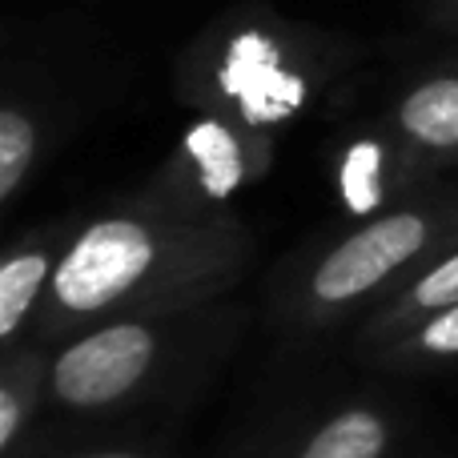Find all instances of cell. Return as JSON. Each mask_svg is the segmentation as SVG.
<instances>
[{
  "mask_svg": "<svg viewBox=\"0 0 458 458\" xmlns=\"http://www.w3.org/2000/svg\"><path fill=\"white\" fill-rule=\"evenodd\" d=\"M40 153V121L32 109L8 101L0 109V201H16Z\"/></svg>",
  "mask_w": 458,
  "mask_h": 458,
  "instance_id": "obj_9",
  "label": "cell"
},
{
  "mask_svg": "<svg viewBox=\"0 0 458 458\" xmlns=\"http://www.w3.org/2000/svg\"><path fill=\"white\" fill-rule=\"evenodd\" d=\"M454 301H458V242L438 253L435 261H427L411 282H403L374 310L370 326H366V342L370 346H386V342H394L411 326H419L422 318L438 314V310L454 306Z\"/></svg>",
  "mask_w": 458,
  "mask_h": 458,
  "instance_id": "obj_5",
  "label": "cell"
},
{
  "mask_svg": "<svg viewBox=\"0 0 458 458\" xmlns=\"http://www.w3.org/2000/svg\"><path fill=\"white\" fill-rule=\"evenodd\" d=\"M458 242V201L419 198L382 209L378 217L350 229L306 269L293 298V314L314 330L342 322L374 293H394L427 261Z\"/></svg>",
  "mask_w": 458,
  "mask_h": 458,
  "instance_id": "obj_2",
  "label": "cell"
},
{
  "mask_svg": "<svg viewBox=\"0 0 458 458\" xmlns=\"http://www.w3.org/2000/svg\"><path fill=\"white\" fill-rule=\"evenodd\" d=\"M40 382H48L40 354H8L4 378H0V454H16V443L37 414Z\"/></svg>",
  "mask_w": 458,
  "mask_h": 458,
  "instance_id": "obj_8",
  "label": "cell"
},
{
  "mask_svg": "<svg viewBox=\"0 0 458 458\" xmlns=\"http://www.w3.org/2000/svg\"><path fill=\"white\" fill-rule=\"evenodd\" d=\"M390 451V422L370 406H350L326 419L298 458H382Z\"/></svg>",
  "mask_w": 458,
  "mask_h": 458,
  "instance_id": "obj_7",
  "label": "cell"
},
{
  "mask_svg": "<svg viewBox=\"0 0 458 458\" xmlns=\"http://www.w3.org/2000/svg\"><path fill=\"white\" fill-rule=\"evenodd\" d=\"M81 458H141V454H129V451H101V454H81Z\"/></svg>",
  "mask_w": 458,
  "mask_h": 458,
  "instance_id": "obj_11",
  "label": "cell"
},
{
  "mask_svg": "<svg viewBox=\"0 0 458 458\" xmlns=\"http://www.w3.org/2000/svg\"><path fill=\"white\" fill-rule=\"evenodd\" d=\"M382 362L390 366H435V362H454L458 358V301L438 314L422 318L394 342L378 346Z\"/></svg>",
  "mask_w": 458,
  "mask_h": 458,
  "instance_id": "obj_10",
  "label": "cell"
},
{
  "mask_svg": "<svg viewBox=\"0 0 458 458\" xmlns=\"http://www.w3.org/2000/svg\"><path fill=\"white\" fill-rule=\"evenodd\" d=\"M250 253L253 237L214 198L182 190L129 198L61 245L32 322L61 338L117 318L201 310L245 274Z\"/></svg>",
  "mask_w": 458,
  "mask_h": 458,
  "instance_id": "obj_1",
  "label": "cell"
},
{
  "mask_svg": "<svg viewBox=\"0 0 458 458\" xmlns=\"http://www.w3.org/2000/svg\"><path fill=\"white\" fill-rule=\"evenodd\" d=\"M446 16H451V21L458 24V0H451V4H446Z\"/></svg>",
  "mask_w": 458,
  "mask_h": 458,
  "instance_id": "obj_12",
  "label": "cell"
},
{
  "mask_svg": "<svg viewBox=\"0 0 458 458\" xmlns=\"http://www.w3.org/2000/svg\"><path fill=\"white\" fill-rule=\"evenodd\" d=\"M56 258L61 250H53L48 242H24L0 261V338L4 346H13L29 318H37L48 282H53Z\"/></svg>",
  "mask_w": 458,
  "mask_h": 458,
  "instance_id": "obj_6",
  "label": "cell"
},
{
  "mask_svg": "<svg viewBox=\"0 0 458 458\" xmlns=\"http://www.w3.org/2000/svg\"><path fill=\"white\" fill-rule=\"evenodd\" d=\"M201 310L185 314H145L117 318L72 334L69 346L48 362V394L64 411L93 414L125 406L174 362L185 326L198 322Z\"/></svg>",
  "mask_w": 458,
  "mask_h": 458,
  "instance_id": "obj_3",
  "label": "cell"
},
{
  "mask_svg": "<svg viewBox=\"0 0 458 458\" xmlns=\"http://www.w3.org/2000/svg\"><path fill=\"white\" fill-rule=\"evenodd\" d=\"M390 133L411 165L458 161V69L430 72L406 89L394 105Z\"/></svg>",
  "mask_w": 458,
  "mask_h": 458,
  "instance_id": "obj_4",
  "label": "cell"
}]
</instances>
